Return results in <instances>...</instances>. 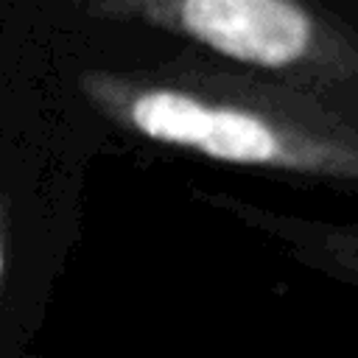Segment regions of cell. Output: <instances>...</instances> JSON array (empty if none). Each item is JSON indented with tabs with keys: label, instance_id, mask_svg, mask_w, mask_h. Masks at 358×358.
<instances>
[{
	"label": "cell",
	"instance_id": "1",
	"mask_svg": "<svg viewBox=\"0 0 358 358\" xmlns=\"http://www.w3.org/2000/svg\"><path fill=\"white\" fill-rule=\"evenodd\" d=\"M123 115L165 145L358 190V115L285 84L145 87L126 95Z\"/></svg>",
	"mask_w": 358,
	"mask_h": 358
},
{
	"label": "cell",
	"instance_id": "2",
	"mask_svg": "<svg viewBox=\"0 0 358 358\" xmlns=\"http://www.w3.org/2000/svg\"><path fill=\"white\" fill-rule=\"evenodd\" d=\"M193 42L358 115V31L313 0H123Z\"/></svg>",
	"mask_w": 358,
	"mask_h": 358
},
{
	"label": "cell",
	"instance_id": "3",
	"mask_svg": "<svg viewBox=\"0 0 358 358\" xmlns=\"http://www.w3.org/2000/svg\"><path fill=\"white\" fill-rule=\"evenodd\" d=\"M305 255L330 277L358 288V221L350 224H299Z\"/></svg>",
	"mask_w": 358,
	"mask_h": 358
}]
</instances>
